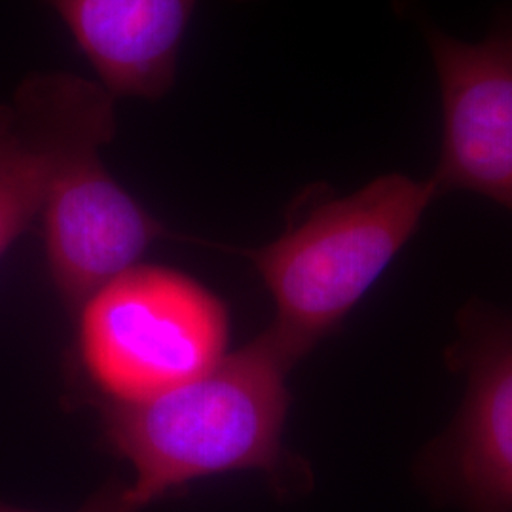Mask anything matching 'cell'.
Instances as JSON below:
<instances>
[{"label": "cell", "instance_id": "cell-1", "mask_svg": "<svg viewBox=\"0 0 512 512\" xmlns=\"http://www.w3.org/2000/svg\"><path fill=\"white\" fill-rule=\"evenodd\" d=\"M293 363L268 332L202 376L137 403L103 404L110 448L128 459L131 509L141 512L188 482L258 471L279 497L311 488L310 467L283 444Z\"/></svg>", "mask_w": 512, "mask_h": 512}, {"label": "cell", "instance_id": "cell-2", "mask_svg": "<svg viewBox=\"0 0 512 512\" xmlns=\"http://www.w3.org/2000/svg\"><path fill=\"white\" fill-rule=\"evenodd\" d=\"M440 198L431 179L387 173L348 196L310 188L272 243L247 251L274 296L266 330L296 366L338 329Z\"/></svg>", "mask_w": 512, "mask_h": 512}, {"label": "cell", "instance_id": "cell-3", "mask_svg": "<svg viewBox=\"0 0 512 512\" xmlns=\"http://www.w3.org/2000/svg\"><path fill=\"white\" fill-rule=\"evenodd\" d=\"M35 114L54 154L42 209L48 268L71 308L129 268L164 226L116 183L101 150L116 137V97L74 73L29 74L14 97Z\"/></svg>", "mask_w": 512, "mask_h": 512}, {"label": "cell", "instance_id": "cell-4", "mask_svg": "<svg viewBox=\"0 0 512 512\" xmlns=\"http://www.w3.org/2000/svg\"><path fill=\"white\" fill-rule=\"evenodd\" d=\"M226 342L224 304L167 268L133 266L82 306L80 359L109 401H147L202 376Z\"/></svg>", "mask_w": 512, "mask_h": 512}, {"label": "cell", "instance_id": "cell-5", "mask_svg": "<svg viewBox=\"0 0 512 512\" xmlns=\"http://www.w3.org/2000/svg\"><path fill=\"white\" fill-rule=\"evenodd\" d=\"M446 365L465 380L452 423L423 446L416 476L461 512H512V313L471 300Z\"/></svg>", "mask_w": 512, "mask_h": 512}, {"label": "cell", "instance_id": "cell-6", "mask_svg": "<svg viewBox=\"0 0 512 512\" xmlns=\"http://www.w3.org/2000/svg\"><path fill=\"white\" fill-rule=\"evenodd\" d=\"M442 97L439 196L475 192L512 213V10L488 37L463 42L423 25Z\"/></svg>", "mask_w": 512, "mask_h": 512}, {"label": "cell", "instance_id": "cell-7", "mask_svg": "<svg viewBox=\"0 0 512 512\" xmlns=\"http://www.w3.org/2000/svg\"><path fill=\"white\" fill-rule=\"evenodd\" d=\"M42 2L65 23L97 82L116 99L160 101L177 82L184 33L200 0Z\"/></svg>", "mask_w": 512, "mask_h": 512}, {"label": "cell", "instance_id": "cell-8", "mask_svg": "<svg viewBox=\"0 0 512 512\" xmlns=\"http://www.w3.org/2000/svg\"><path fill=\"white\" fill-rule=\"evenodd\" d=\"M54 154L37 118L16 103H0V256L42 217Z\"/></svg>", "mask_w": 512, "mask_h": 512}, {"label": "cell", "instance_id": "cell-9", "mask_svg": "<svg viewBox=\"0 0 512 512\" xmlns=\"http://www.w3.org/2000/svg\"><path fill=\"white\" fill-rule=\"evenodd\" d=\"M0 512H37L27 511L12 507L6 503H0ZM74 512H135L128 501V484L120 480H110L105 486H101L95 494Z\"/></svg>", "mask_w": 512, "mask_h": 512}]
</instances>
